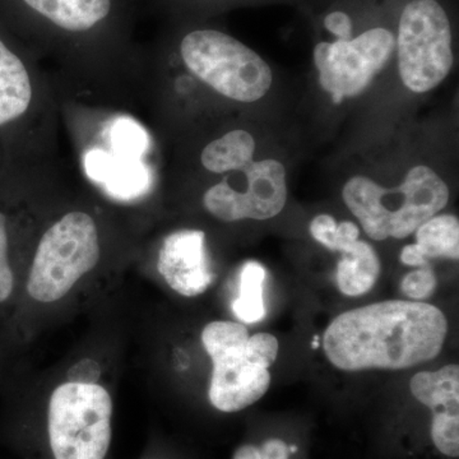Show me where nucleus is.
<instances>
[{
  "label": "nucleus",
  "instance_id": "21",
  "mask_svg": "<svg viewBox=\"0 0 459 459\" xmlns=\"http://www.w3.org/2000/svg\"><path fill=\"white\" fill-rule=\"evenodd\" d=\"M359 237H360V230L355 223L350 221L340 223L337 225L336 232H334L328 249L342 253L356 240H359Z\"/></svg>",
  "mask_w": 459,
  "mask_h": 459
},
{
  "label": "nucleus",
  "instance_id": "26",
  "mask_svg": "<svg viewBox=\"0 0 459 459\" xmlns=\"http://www.w3.org/2000/svg\"><path fill=\"white\" fill-rule=\"evenodd\" d=\"M11 356L12 351L11 349H9L8 344L0 340V374H2L3 369H4L5 362L8 361V359L11 358Z\"/></svg>",
  "mask_w": 459,
  "mask_h": 459
},
{
  "label": "nucleus",
  "instance_id": "3",
  "mask_svg": "<svg viewBox=\"0 0 459 459\" xmlns=\"http://www.w3.org/2000/svg\"><path fill=\"white\" fill-rule=\"evenodd\" d=\"M446 333L448 320L439 307L421 301L386 300L332 320L323 350L343 371L403 370L437 358Z\"/></svg>",
  "mask_w": 459,
  "mask_h": 459
},
{
  "label": "nucleus",
  "instance_id": "19",
  "mask_svg": "<svg viewBox=\"0 0 459 459\" xmlns=\"http://www.w3.org/2000/svg\"><path fill=\"white\" fill-rule=\"evenodd\" d=\"M435 289H437V277L429 263L419 267V270L407 273L401 283L402 292L413 300L430 298Z\"/></svg>",
  "mask_w": 459,
  "mask_h": 459
},
{
  "label": "nucleus",
  "instance_id": "18",
  "mask_svg": "<svg viewBox=\"0 0 459 459\" xmlns=\"http://www.w3.org/2000/svg\"><path fill=\"white\" fill-rule=\"evenodd\" d=\"M265 270L256 262H249L241 268L238 295L232 303V312L247 325L261 322L265 316L263 287Z\"/></svg>",
  "mask_w": 459,
  "mask_h": 459
},
{
  "label": "nucleus",
  "instance_id": "23",
  "mask_svg": "<svg viewBox=\"0 0 459 459\" xmlns=\"http://www.w3.org/2000/svg\"><path fill=\"white\" fill-rule=\"evenodd\" d=\"M325 26L328 31L333 33L341 41H349L352 39V22L351 18L343 12H333L328 14L325 20Z\"/></svg>",
  "mask_w": 459,
  "mask_h": 459
},
{
  "label": "nucleus",
  "instance_id": "13",
  "mask_svg": "<svg viewBox=\"0 0 459 459\" xmlns=\"http://www.w3.org/2000/svg\"><path fill=\"white\" fill-rule=\"evenodd\" d=\"M32 96L25 63L0 40V126L22 117L31 107Z\"/></svg>",
  "mask_w": 459,
  "mask_h": 459
},
{
  "label": "nucleus",
  "instance_id": "4",
  "mask_svg": "<svg viewBox=\"0 0 459 459\" xmlns=\"http://www.w3.org/2000/svg\"><path fill=\"white\" fill-rule=\"evenodd\" d=\"M342 197L368 237L377 241L406 238L449 201V189L430 168L415 166L403 183L386 189L367 177L347 181Z\"/></svg>",
  "mask_w": 459,
  "mask_h": 459
},
{
  "label": "nucleus",
  "instance_id": "20",
  "mask_svg": "<svg viewBox=\"0 0 459 459\" xmlns=\"http://www.w3.org/2000/svg\"><path fill=\"white\" fill-rule=\"evenodd\" d=\"M291 446L282 439L265 440L262 446L243 444L232 455L231 459H290Z\"/></svg>",
  "mask_w": 459,
  "mask_h": 459
},
{
  "label": "nucleus",
  "instance_id": "2",
  "mask_svg": "<svg viewBox=\"0 0 459 459\" xmlns=\"http://www.w3.org/2000/svg\"><path fill=\"white\" fill-rule=\"evenodd\" d=\"M3 388L25 459H113L114 395L99 377H66L42 400L4 379Z\"/></svg>",
  "mask_w": 459,
  "mask_h": 459
},
{
  "label": "nucleus",
  "instance_id": "16",
  "mask_svg": "<svg viewBox=\"0 0 459 459\" xmlns=\"http://www.w3.org/2000/svg\"><path fill=\"white\" fill-rule=\"evenodd\" d=\"M255 141L249 132L235 129L217 138L204 148L201 164L212 174L241 171L252 164Z\"/></svg>",
  "mask_w": 459,
  "mask_h": 459
},
{
  "label": "nucleus",
  "instance_id": "17",
  "mask_svg": "<svg viewBox=\"0 0 459 459\" xmlns=\"http://www.w3.org/2000/svg\"><path fill=\"white\" fill-rule=\"evenodd\" d=\"M416 247L429 263L430 259L446 258L458 261L459 221L453 214L429 219L416 230Z\"/></svg>",
  "mask_w": 459,
  "mask_h": 459
},
{
  "label": "nucleus",
  "instance_id": "6",
  "mask_svg": "<svg viewBox=\"0 0 459 459\" xmlns=\"http://www.w3.org/2000/svg\"><path fill=\"white\" fill-rule=\"evenodd\" d=\"M247 340L246 325L232 320H213L202 331V344L212 362L208 401L220 412L246 410L270 388V370L255 358Z\"/></svg>",
  "mask_w": 459,
  "mask_h": 459
},
{
  "label": "nucleus",
  "instance_id": "10",
  "mask_svg": "<svg viewBox=\"0 0 459 459\" xmlns=\"http://www.w3.org/2000/svg\"><path fill=\"white\" fill-rule=\"evenodd\" d=\"M157 271L166 285L186 298H195L212 285L214 274L204 247V232L183 230L166 238Z\"/></svg>",
  "mask_w": 459,
  "mask_h": 459
},
{
  "label": "nucleus",
  "instance_id": "15",
  "mask_svg": "<svg viewBox=\"0 0 459 459\" xmlns=\"http://www.w3.org/2000/svg\"><path fill=\"white\" fill-rule=\"evenodd\" d=\"M338 262L337 285L346 296L368 294L382 272L379 256L367 241L356 240Z\"/></svg>",
  "mask_w": 459,
  "mask_h": 459
},
{
  "label": "nucleus",
  "instance_id": "8",
  "mask_svg": "<svg viewBox=\"0 0 459 459\" xmlns=\"http://www.w3.org/2000/svg\"><path fill=\"white\" fill-rule=\"evenodd\" d=\"M394 48V36L385 29H371L349 41L320 42L314 49L320 84L336 104L359 95L382 71Z\"/></svg>",
  "mask_w": 459,
  "mask_h": 459
},
{
  "label": "nucleus",
  "instance_id": "14",
  "mask_svg": "<svg viewBox=\"0 0 459 459\" xmlns=\"http://www.w3.org/2000/svg\"><path fill=\"white\" fill-rule=\"evenodd\" d=\"M413 397L434 416H459V368L446 365L437 371H420L410 382Z\"/></svg>",
  "mask_w": 459,
  "mask_h": 459
},
{
  "label": "nucleus",
  "instance_id": "1",
  "mask_svg": "<svg viewBox=\"0 0 459 459\" xmlns=\"http://www.w3.org/2000/svg\"><path fill=\"white\" fill-rule=\"evenodd\" d=\"M114 246L98 211L74 207L38 229L13 316L0 340L17 353L54 320L86 307L115 277Z\"/></svg>",
  "mask_w": 459,
  "mask_h": 459
},
{
  "label": "nucleus",
  "instance_id": "9",
  "mask_svg": "<svg viewBox=\"0 0 459 459\" xmlns=\"http://www.w3.org/2000/svg\"><path fill=\"white\" fill-rule=\"evenodd\" d=\"M241 172L246 188H235L222 179L205 190L204 210L222 222L263 221L281 213L287 201L285 166L268 159L253 161Z\"/></svg>",
  "mask_w": 459,
  "mask_h": 459
},
{
  "label": "nucleus",
  "instance_id": "12",
  "mask_svg": "<svg viewBox=\"0 0 459 459\" xmlns=\"http://www.w3.org/2000/svg\"><path fill=\"white\" fill-rule=\"evenodd\" d=\"M41 20L66 33L82 35L110 17L114 0H23Z\"/></svg>",
  "mask_w": 459,
  "mask_h": 459
},
{
  "label": "nucleus",
  "instance_id": "22",
  "mask_svg": "<svg viewBox=\"0 0 459 459\" xmlns=\"http://www.w3.org/2000/svg\"><path fill=\"white\" fill-rule=\"evenodd\" d=\"M337 222L329 214H319L310 223V234L323 247H328L336 232Z\"/></svg>",
  "mask_w": 459,
  "mask_h": 459
},
{
  "label": "nucleus",
  "instance_id": "5",
  "mask_svg": "<svg viewBox=\"0 0 459 459\" xmlns=\"http://www.w3.org/2000/svg\"><path fill=\"white\" fill-rule=\"evenodd\" d=\"M180 56L190 74L234 101H258L271 89L270 65L255 50L221 31L189 32L181 40Z\"/></svg>",
  "mask_w": 459,
  "mask_h": 459
},
{
  "label": "nucleus",
  "instance_id": "7",
  "mask_svg": "<svg viewBox=\"0 0 459 459\" xmlns=\"http://www.w3.org/2000/svg\"><path fill=\"white\" fill-rule=\"evenodd\" d=\"M402 82L416 93L435 89L452 71V29L437 0H413L402 12L398 39Z\"/></svg>",
  "mask_w": 459,
  "mask_h": 459
},
{
  "label": "nucleus",
  "instance_id": "11",
  "mask_svg": "<svg viewBox=\"0 0 459 459\" xmlns=\"http://www.w3.org/2000/svg\"><path fill=\"white\" fill-rule=\"evenodd\" d=\"M36 232L23 216L0 207V332L16 310Z\"/></svg>",
  "mask_w": 459,
  "mask_h": 459
},
{
  "label": "nucleus",
  "instance_id": "24",
  "mask_svg": "<svg viewBox=\"0 0 459 459\" xmlns=\"http://www.w3.org/2000/svg\"><path fill=\"white\" fill-rule=\"evenodd\" d=\"M401 262L407 265H412V267H421V265L428 264V262L420 255L415 244L404 247L402 249Z\"/></svg>",
  "mask_w": 459,
  "mask_h": 459
},
{
  "label": "nucleus",
  "instance_id": "25",
  "mask_svg": "<svg viewBox=\"0 0 459 459\" xmlns=\"http://www.w3.org/2000/svg\"><path fill=\"white\" fill-rule=\"evenodd\" d=\"M140 459H172L157 439H150Z\"/></svg>",
  "mask_w": 459,
  "mask_h": 459
}]
</instances>
